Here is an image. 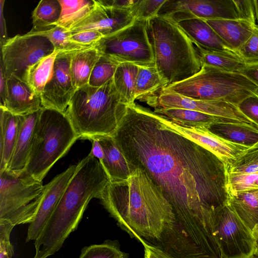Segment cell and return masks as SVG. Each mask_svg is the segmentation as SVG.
I'll return each mask as SVG.
<instances>
[{
  "label": "cell",
  "mask_w": 258,
  "mask_h": 258,
  "mask_svg": "<svg viewBox=\"0 0 258 258\" xmlns=\"http://www.w3.org/2000/svg\"><path fill=\"white\" fill-rule=\"evenodd\" d=\"M112 136L128 162L145 171L170 204L174 219L165 240L183 246L199 242L211 230L215 213L228 205L225 163L135 102L127 106Z\"/></svg>",
  "instance_id": "cell-1"
},
{
  "label": "cell",
  "mask_w": 258,
  "mask_h": 258,
  "mask_svg": "<svg viewBox=\"0 0 258 258\" xmlns=\"http://www.w3.org/2000/svg\"><path fill=\"white\" fill-rule=\"evenodd\" d=\"M99 199L119 226L143 245L157 241L173 221L170 204L140 168L125 180L109 181Z\"/></svg>",
  "instance_id": "cell-2"
},
{
  "label": "cell",
  "mask_w": 258,
  "mask_h": 258,
  "mask_svg": "<svg viewBox=\"0 0 258 258\" xmlns=\"http://www.w3.org/2000/svg\"><path fill=\"white\" fill-rule=\"evenodd\" d=\"M109 181L99 161L90 153L77 164L45 227L34 243V258H47L78 227L90 201L100 199Z\"/></svg>",
  "instance_id": "cell-3"
},
{
  "label": "cell",
  "mask_w": 258,
  "mask_h": 258,
  "mask_svg": "<svg viewBox=\"0 0 258 258\" xmlns=\"http://www.w3.org/2000/svg\"><path fill=\"white\" fill-rule=\"evenodd\" d=\"M155 67L167 87L198 73L202 63L190 39L171 19L157 15L147 21Z\"/></svg>",
  "instance_id": "cell-4"
},
{
  "label": "cell",
  "mask_w": 258,
  "mask_h": 258,
  "mask_svg": "<svg viewBox=\"0 0 258 258\" xmlns=\"http://www.w3.org/2000/svg\"><path fill=\"white\" fill-rule=\"evenodd\" d=\"M127 105L122 100L112 78L99 87L89 85L77 89L64 112L79 138L112 136Z\"/></svg>",
  "instance_id": "cell-5"
},
{
  "label": "cell",
  "mask_w": 258,
  "mask_h": 258,
  "mask_svg": "<svg viewBox=\"0 0 258 258\" xmlns=\"http://www.w3.org/2000/svg\"><path fill=\"white\" fill-rule=\"evenodd\" d=\"M79 139L65 112L42 108L24 171L42 181L51 168Z\"/></svg>",
  "instance_id": "cell-6"
},
{
  "label": "cell",
  "mask_w": 258,
  "mask_h": 258,
  "mask_svg": "<svg viewBox=\"0 0 258 258\" xmlns=\"http://www.w3.org/2000/svg\"><path fill=\"white\" fill-rule=\"evenodd\" d=\"M163 90L194 99L222 101L237 106L246 97L258 93V87L242 74L206 64L191 77Z\"/></svg>",
  "instance_id": "cell-7"
},
{
  "label": "cell",
  "mask_w": 258,
  "mask_h": 258,
  "mask_svg": "<svg viewBox=\"0 0 258 258\" xmlns=\"http://www.w3.org/2000/svg\"><path fill=\"white\" fill-rule=\"evenodd\" d=\"M45 185L24 170L15 173L0 171V220L14 226L30 224L34 219L43 199Z\"/></svg>",
  "instance_id": "cell-8"
},
{
  "label": "cell",
  "mask_w": 258,
  "mask_h": 258,
  "mask_svg": "<svg viewBox=\"0 0 258 258\" xmlns=\"http://www.w3.org/2000/svg\"><path fill=\"white\" fill-rule=\"evenodd\" d=\"M94 47L101 55L118 63L131 62L147 67L155 66L147 21L136 20L125 28L103 37Z\"/></svg>",
  "instance_id": "cell-9"
},
{
  "label": "cell",
  "mask_w": 258,
  "mask_h": 258,
  "mask_svg": "<svg viewBox=\"0 0 258 258\" xmlns=\"http://www.w3.org/2000/svg\"><path fill=\"white\" fill-rule=\"evenodd\" d=\"M1 45V61L6 78L13 76L25 82L29 68L55 50L46 37L28 32L9 38Z\"/></svg>",
  "instance_id": "cell-10"
},
{
  "label": "cell",
  "mask_w": 258,
  "mask_h": 258,
  "mask_svg": "<svg viewBox=\"0 0 258 258\" xmlns=\"http://www.w3.org/2000/svg\"><path fill=\"white\" fill-rule=\"evenodd\" d=\"M212 233L222 258H250L254 253L252 230L228 205L215 213L212 221Z\"/></svg>",
  "instance_id": "cell-11"
},
{
  "label": "cell",
  "mask_w": 258,
  "mask_h": 258,
  "mask_svg": "<svg viewBox=\"0 0 258 258\" xmlns=\"http://www.w3.org/2000/svg\"><path fill=\"white\" fill-rule=\"evenodd\" d=\"M158 15L176 23L189 18L240 19L233 0H166Z\"/></svg>",
  "instance_id": "cell-12"
},
{
  "label": "cell",
  "mask_w": 258,
  "mask_h": 258,
  "mask_svg": "<svg viewBox=\"0 0 258 258\" xmlns=\"http://www.w3.org/2000/svg\"><path fill=\"white\" fill-rule=\"evenodd\" d=\"M74 52L59 51L51 76L40 96L42 107L64 112L74 96L71 62Z\"/></svg>",
  "instance_id": "cell-13"
},
{
  "label": "cell",
  "mask_w": 258,
  "mask_h": 258,
  "mask_svg": "<svg viewBox=\"0 0 258 258\" xmlns=\"http://www.w3.org/2000/svg\"><path fill=\"white\" fill-rule=\"evenodd\" d=\"M157 108L195 110L235 119L258 131V125L246 117L237 106L227 102L197 100L163 90L159 96Z\"/></svg>",
  "instance_id": "cell-14"
},
{
  "label": "cell",
  "mask_w": 258,
  "mask_h": 258,
  "mask_svg": "<svg viewBox=\"0 0 258 258\" xmlns=\"http://www.w3.org/2000/svg\"><path fill=\"white\" fill-rule=\"evenodd\" d=\"M159 115L161 121L166 126L211 152L224 162L226 166L234 162L249 149L246 146L226 141L207 127H183L163 115Z\"/></svg>",
  "instance_id": "cell-15"
},
{
  "label": "cell",
  "mask_w": 258,
  "mask_h": 258,
  "mask_svg": "<svg viewBox=\"0 0 258 258\" xmlns=\"http://www.w3.org/2000/svg\"><path fill=\"white\" fill-rule=\"evenodd\" d=\"M95 9L69 31L71 33L93 30L103 36L115 33L135 21L131 9H120L101 5L96 1Z\"/></svg>",
  "instance_id": "cell-16"
},
{
  "label": "cell",
  "mask_w": 258,
  "mask_h": 258,
  "mask_svg": "<svg viewBox=\"0 0 258 258\" xmlns=\"http://www.w3.org/2000/svg\"><path fill=\"white\" fill-rule=\"evenodd\" d=\"M76 168L77 165H71L45 185L44 196L36 216L29 225L26 242L35 240L39 236Z\"/></svg>",
  "instance_id": "cell-17"
},
{
  "label": "cell",
  "mask_w": 258,
  "mask_h": 258,
  "mask_svg": "<svg viewBox=\"0 0 258 258\" xmlns=\"http://www.w3.org/2000/svg\"><path fill=\"white\" fill-rule=\"evenodd\" d=\"M2 106L18 115H25L42 108L41 98L26 82L13 76L6 79V92Z\"/></svg>",
  "instance_id": "cell-18"
},
{
  "label": "cell",
  "mask_w": 258,
  "mask_h": 258,
  "mask_svg": "<svg viewBox=\"0 0 258 258\" xmlns=\"http://www.w3.org/2000/svg\"><path fill=\"white\" fill-rule=\"evenodd\" d=\"M176 24L195 46L206 50L224 51L239 55L205 20L189 18L179 21Z\"/></svg>",
  "instance_id": "cell-19"
},
{
  "label": "cell",
  "mask_w": 258,
  "mask_h": 258,
  "mask_svg": "<svg viewBox=\"0 0 258 258\" xmlns=\"http://www.w3.org/2000/svg\"><path fill=\"white\" fill-rule=\"evenodd\" d=\"M99 141L104 152L100 163L111 182L125 180L135 169L118 148L112 136L95 137Z\"/></svg>",
  "instance_id": "cell-20"
},
{
  "label": "cell",
  "mask_w": 258,
  "mask_h": 258,
  "mask_svg": "<svg viewBox=\"0 0 258 258\" xmlns=\"http://www.w3.org/2000/svg\"><path fill=\"white\" fill-rule=\"evenodd\" d=\"M41 109L33 113L21 115V122L19 134L7 169L15 173H20L25 170L31 147L35 125Z\"/></svg>",
  "instance_id": "cell-21"
},
{
  "label": "cell",
  "mask_w": 258,
  "mask_h": 258,
  "mask_svg": "<svg viewBox=\"0 0 258 258\" xmlns=\"http://www.w3.org/2000/svg\"><path fill=\"white\" fill-rule=\"evenodd\" d=\"M205 21L237 53L252 35L256 25L242 19H211Z\"/></svg>",
  "instance_id": "cell-22"
},
{
  "label": "cell",
  "mask_w": 258,
  "mask_h": 258,
  "mask_svg": "<svg viewBox=\"0 0 258 258\" xmlns=\"http://www.w3.org/2000/svg\"><path fill=\"white\" fill-rule=\"evenodd\" d=\"M154 112L163 115L172 121L185 127H205L208 128L212 124L220 123L244 124L235 119L186 109L157 108Z\"/></svg>",
  "instance_id": "cell-23"
},
{
  "label": "cell",
  "mask_w": 258,
  "mask_h": 258,
  "mask_svg": "<svg viewBox=\"0 0 258 258\" xmlns=\"http://www.w3.org/2000/svg\"><path fill=\"white\" fill-rule=\"evenodd\" d=\"M166 87V82L160 76L155 66H139L134 91L135 100L145 102L156 108L159 96Z\"/></svg>",
  "instance_id": "cell-24"
},
{
  "label": "cell",
  "mask_w": 258,
  "mask_h": 258,
  "mask_svg": "<svg viewBox=\"0 0 258 258\" xmlns=\"http://www.w3.org/2000/svg\"><path fill=\"white\" fill-rule=\"evenodd\" d=\"M1 109L0 171L7 169L13 154L21 122V116L2 106Z\"/></svg>",
  "instance_id": "cell-25"
},
{
  "label": "cell",
  "mask_w": 258,
  "mask_h": 258,
  "mask_svg": "<svg viewBox=\"0 0 258 258\" xmlns=\"http://www.w3.org/2000/svg\"><path fill=\"white\" fill-rule=\"evenodd\" d=\"M228 205L251 230L258 224V189L229 192Z\"/></svg>",
  "instance_id": "cell-26"
},
{
  "label": "cell",
  "mask_w": 258,
  "mask_h": 258,
  "mask_svg": "<svg viewBox=\"0 0 258 258\" xmlns=\"http://www.w3.org/2000/svg\"><path fill=\"white\" fill-rule=\"evenodd\" d=\"M100 56L94 46L73 54L71 72L76 91L88 85L91 73Z\"/></svg>",
  "instance_id": "cell-27"
},
{
  "label": "cell",
  "mask_w": 258,
  "mask_h": 258,
  "mask_svg": "<svg viewBox=\"0 0 258 258\" xmlns=\"http://www.w3.org/2000/svg\"><path fill=\"white\" fill-rule=\"evenodd\" d=\"M208 129L229 142L249 148L258 142V131L240 123H220L210 125Z\"/></svg>",
  "instance_id": "cell-28"
},
{
  "label": "cell",
  "mask_w": 258,
  "mask_h": 258,
  "mask_svg": "<svg viewBox=\"0 0 258 258\" xmlns=\"http://www.w3.org/2000/svg\"><path fill=\"white\" fill-rule=\"evenodd\" d=\"M59 2L61 13L55 26L68 31L86 18L97 5L95 0H59Z\"/></svg>",
  "instance_id": "cell-29"
},
{
  "label": "cell",
  "mask_w": 258,
  "mask_h": 258,
  "mask_svg": "<svg viewBox=\"0 0 258 258\" xmlns=\"http://www.w3.org/2000/svg\"><path fill=\"white\" fill-rule=\"evenodd\" d=\"M203 64L211 66L219 70L239 73L248 64L237 54L219 50H206L196 46Z\"/></svg>",
  "instance_id": "cell-30"
},
{
  "label": "cell",
  "mask_w": 258,
  "mask_h": 258,
  "mask_svg": "<svg viewBox=\"0 0 258 258\" xmlns=\"http://www.w3.org/2000/svg\"><path fill=\"white\" fill-rule=\"evenodd\" d=\"M139 66L131 62L118 64L113 77L115 87L126 105L135 103L134 91Z\"/></svg>",
  "instance_id": "cell-31"
},
{
  "label": "cell",
  "mask_w": 258,
  "mask_h": 258,
  "mask_svg": "<svg viewBox=\"0 0 258 258\" xmlns=\"http://www.w3.org/2000/svg\"><path fill=\"white\" fill-rule=\"evenodd\" d=\"M61 13L59 0H41L32 13L33 27L29 31L35 33L49 30L55 26Z\"/></svg>",
  "instance_id": "cell-32"
},
{
  "label": "cell",
  "mask_w": 258,
  "mask_h": 258,
  "mask_svg": "<svg viewBox=\"0 0 258 258\" xmlns=\"http://www.w3.org/2000/svg\"><path fill=\"white\" fill-rule=\"evenodd\" d=\"M58 52L55 50L51 54L42 58L31 66L27 72L26 83L40 97L51 76Z\"/></svg>",
  "instance_id": "cell-33"
},
{
  "label": "cell",
  "mask_w": 258,
  "mask_h": 258,
  "mask_svg": "<svg viewBox=\"0 0 258 258\" xmlns=\"http://www.w3.org/2000/svg\"><path fill=\"white\" fill-rule=\"evenodd\" d=\"M28 33L46 37L53 45L55 50L59 51L75 52L94 47L83 45L71 41L70 39L71 33L58 26L41 32Z\"/></svg>",
  "instance_id": "cell-34"
},
{
  "label": "cell",
  "mask_w": 258,
  "mask_h": 258,
  "mask_svg": "<svg viewBox=\"0 0 258 258\" xmlns=\"http://www.w3.org/2000/svg\"><path fill=\"white\" fill-rule=\"evenodd\" d=\"M126 253L121 251L117 243L106 240L99 244L84 247L79 258H126Z\"/></svg>",
  "instance_id": "cell-35"
},
{
  "label": "cell",
  "mask_w": 258,
  "mask_h": 258,
  "mask_svg": "<svg viewBox=\"0 0 258 258\" xmlns=\"http://www.w3.org/2000/svg\"><path fill=\"white\" fill-rule=\"evenodd\" d=\"M118 63L101 55L91 73L88 85L99 87L113 78Z\"/></svg>",
  "instance_id": "cell-36"
},
{
  "label": "cell",
  "mask_w": 258,
  "mask_h": 258,
  "mask_svg": "<svg viewBox=\"0 0 258 258\" xmlns=\"http://www.w3.org/2000/svg\"><path fill=\"white\" fill-rule=\"evenodd\" d=\"M229 173L251 174L258 173V149H248L242 156L227 166Z\"/></svg>",
  "instance_id": "cell-37"
},
{
  "label": "cell",
  "mask_w": 258,
  "mask_h": 258,
  "mask_svg": "<svg viewBox=\"0 0 258 258\" xmlns=\"http://www.w3.org/2000/svg\"><path fill=\"white\" fill-rule=\"evenodd\" d=\"M166 0L137 1L131 8L136 20L147 21L158 15L159 11Z\"/></svg>",
  "instance_id": "cell-38"
},
{
  "label": "cell",
  "mask_w": 258,
  "mask_h": 258,
  "mask_svg": "<svg viewBox=\"0 0 258 258\" xmlns=\"http://www.w3.org/2000/svg\"><path fill=\"white\" fill-rule=\"evenodd\" d=\"M229 192L258 189V173L228 174Z\"/></svg>",
  "instance_id": "cell-39"
},
{
  "label": "cell",
  "mask_w": 258,
  "mask_h": 258,
  "mask_svg": "<svg viewBox=\"0 0 258 258\" xmlns=\"http://www.w3.org/2000/svg\"><path fill=\"white\" fill-rule=\"evenodd\" d=\"M237 52L246 63H258V25H256L252 35Z\"/></svg>",
  "instance_id": "cell-40"
},
{
  "label": "cell",
  "mask_w": 258,
  "mask_h": 258,
  "mask_svg": "<svg viewBox=\"0 0 258 258\" xmlns=\"http://www.w3.org/2000/svg\"><path fill=\"white\" fill-rule=\"evenodd\" d=\"M14 226L11 223L0 220V258H12L14 249L10 240Z\"/></svg>",
  "instance_id": "cell-41"
},
{
  "label": "cell",
  "mask_w": 258,
  "mask_h": 258,
  "mask_svg": "<svg viewBox=\"0 0 258 258\" xmlns=\"http://www.w3.org/2000/svg\"><path fill=\"white\" fill-rule=\"evenodd\" d=\"M237 107L246 117L258 125V93L243 99Z\"/></svg>",
  "instance_id": "cell-42"
},
{
  "label": "cell",
  "mask_w": 258,
  "mask_h": 258,
  "mask_svg": "<svg viewBox=\"0 0 258 258\" xmlns=\"http://www.w3.org/2000/svg\"><path fill=\"white\" fill-rule=\"evenodd\" d=\"M103 37L98 31L88 30L71 33L70 39L83 45L94 46Z\"/></svg>",
  "instance_id": "cell-43"
},
{
  "label": "cell",
  "mask_w": 258,
  "mask_h": 258,
  "mask_svg": "<svg viewBox=\"0 0 258 258\" xmlns=\"http://www.w3.org/2000/svg\"><path fill=\"white\" fill-rule=\"evenodd\" d=\"M240 19L255 24L253 0H233Z\"/></svg>",
  "instance_id": "cell-44"
},
{
  "label": "cell",
  "mask_w": 258,
  "mask_h": 258,
  "mask_svg": "<svg viewBox=\"0 0 258 258\" xmlns=\"http://www.w3.org/2000/svg\"><path fill=\"white\" fill-rule=\"evenodd\" d=\"M101 5L120 9H131L137 0H99Z\"/></svg>",
  "instance_id": "cell-45"
},
{
  "label": "cell",
  "mask_w": 258,
  "mask_h": 258,
  "mask_svg": "<svg viewBox=\"0 0 258 258\" xmlns=\"http://www.w3.org/2000/svg\"><path fill=\"white\" fill-rule=\"evenodd\" d=\"M239 73L247 77L258 87V63L248 64Z\"/></svg>",
  "instance_id": "cell-46"
},
{
  "label": "cell",
  "mask_w": 258,
  "mask_h": 258,
  "mask_svg": "<svg viewBox=\"0 0 258 258\" xmlns=\"http://www.w3.org/2000/svg\"><path fill=\"white\" fill-rule=\"evenodd\" d=\"M89 140L92 142V145L90 153L99 161L102 160L104 157V152L99 141L96 137H93Z\"/></svg>",
  "instance_id": "cell-47"
},
{
  "label": "cell",
  "mask_w": 258,
  "mask_h": 258,
  "mask_svg": "<svg viewBox=\"0 0 258 258\" xmlns=\"http://www.w3.org/2000/svg\"><path fill=\"white\" fill-rule=\"evenodd\" d=\"M0 66V94L1 102L4 100L6 95V78L4 74L3 65L1 61Z\"/></svg>",
  "instance_id": "cell-48"
},
{
  "label": "cell",
  "mask_w": 258,
  "mask_h": 258,
  "mask_svg": "<svg viewBox=\"0 0 258 258\" xmlns=\"http://www.w3.org/2000/svg\"><path fill=\"white\" fill-rule=\"evenodd\" d=\"M145 258H163L162 256L151 250L147 246H144Z\"/></svg>",
  "instance_id": "cell-49"
},
{
  "label": "cell",
  "mask_w": 258,
  "mask_h": 258,
  "mask_svg": "<svg viewBox=\"0 0 258 258\" xmlns=\"http://www.w3.org/2000/svg\"><path fill=\"white\" fill-rule=\"evenodd\" d=\"M252 231L254 240L255 250L254 254H258V224L255 225Z\"/></svg>",
  "instance_id": "cell-50"
},
{
  "label": "cell",
  "mask_w": 258,
  "mask_h": 258,
  "mask_svg": "<svg viewBox=\"0 0 258 258\" xmlns=\"http://www.w3.org/2000/svg\"><path fill=\"white\" fill-rule=\"evenodd\" d=\"M256 20L258 22V1L253 0Z\"/></svg>",
  "instance_id": "cell-51"
},
{
  "label": "cell",
  "mask_w": 258,
  "mask_h": 258,
  "mask_svg": "<svg viewBox=\"0 0 258 258\" xmlns=\"http://www.w3.org/2000/svg\"><path fill=\"white\" fill-rule=\"evenodd\" d=\"M249 149H258V142L253 147L249 148Z\"/></svg>",
  "instance_id": "cell-52"
},
{
  "label": "cell",
  "mask_w": 258,
  "mask_h": 258,
  "mask_svg": "<svg viewBox=\"0 0 258 258\" xmlns=\"http://www.w3.org/2000/svg\"><path fill=\"white\" fill-rule=\"evenodd\" d=\"M250 258H258V254H253Z\"/></svg>",
  "instance_id": "cell-53"
}]
</instances>
